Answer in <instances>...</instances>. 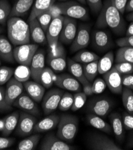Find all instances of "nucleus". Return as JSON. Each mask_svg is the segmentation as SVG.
I'll use <instances>...</instances> for the list:
<instances>
[{
  "label": "nucleus",
  "instance_id": "4be33fe9",
  "mask_svg": "<svg viewBox=\"0 0 133 150\" xmlns=\"http://www.w3.org/2000/svg\"><path fill=\"white\" fill-rule=\"evenodd\" d=\"M92 42L94 46L100 51L106 50L113 45L109 34L103 31H96L93 33Z\"/></svg>",
  "mask_w": 133,
  "mask_h": 150
},
{
  "label": "nucleus",
  "instance_id": "c03bdc74",
  "mask_svg": "<svg viewBox=\"0 0 133 150\" xmlns=\"http://www.w3.org/2000/svg\"><path fill=\"white\" fill-rule=\"evenodd\" d=\"M13 110V106L9 105L6 100V89L0 86V112H4Z\"/></svg>",
  "mask_w": 133,
  "mask_h": 150
},
{
  "label": "nucleus",
  "instance_id": "58836bf2",
  "mask_svg": "<svg viewBox=\"0 0 133 150\" xmlns=\"http://www.w3.org/2000/svg\"><path fill=\"white\" fill-rule=\"evenodd\" d=\"M11 7L8 0H0V24L4 25L10 16Z\"/></svg>",
  "mask_w": 133,
  "mask_h": 150
},
{
  "label": "nucleus",
  "instance_id": "c9c22d12",
  "mask_svg": "<svg viewBox=\"0 0 133 150\" xmlns=\"http://www.w3.org/2000/svg\"><path fill=\"white\" fill-rule=\"evenodd\" d=\"M55 76V75L50 68L45 67L40 75V83L45 88H49L54 83Z\"/></svg>",
  "mask_w": 133,
  "mask_h": 150
},
{
  "label": "nucleus",
  "instance_id": "5fc2aeb1",
  "mask_svg": "<svg viewBox=\"0 0 133 150\" xmlns=\"http://www.w3.org/2000/svg\"><path fill=\"white\" fill-rule=\"evenodd\" d=\"M15 142V139L13 138L0 137V150L10 147Z\"/></svg>",
  "mask_w": 133,
  "mask_h": 150
},
{
  "label": "nucleus",
  "instance_id": "393cba45",
  "mask_svg": "<svg viewBox=\"0 0 133 150\" xmlns=\"http://www.w3.org/2000/svg\"><path fill=\"white\" fill-rule=\"evenodd\" d=\"M9 41L4 35H0V57L3 61L12 64L15 60L11 43Z\"/></svg>",
  "mask_w": 133,
  "mask_h": 150
},
{
  "label": "nucleus",
  "instance_id": "f03ea898",
  "mask_svg": "<svg viewBox=\"0 0 133 150\" xmlns=\"http://www.w3.org/2000/svg\"><path fill=\"white\" fill-rule=\"evenodd\" d=\"M7 34L10 41L14 46L29 44L30 30L29 24L19 17L9 18L7 21Z\"/></svg>",
  "mask_w": 133,
  "mask_h": 150
},
{
  "label": "nucleus",
  "instance_id": "4468645a",
  "mask_svg": "<svg viewBox=\"0 0 133 150\" xmlns=\"http://www.w3.org/2000/svg\"><path fill=\"white\" fill-rule=\"evenodd\" d=\"M103 79L110 91L115 94H121L123 86L122 84V75L113 67L106 73L102 74Z\"/></svg>",
  "mask_w": 133,
  "mask_h": 150
},
{
  "label": "nucleus",
  "instance_id": "473e14b6",
  "mask_svg": "<svg viewBox=\"0 0 133 150\" xmlns=\"http://www.w3.org/2000/svg\"><path fill=\"white\" fill-rule=\"evenodd\" d=\"M100 58V57L94 52L83 50L78 52L73 56V59L78 63L86 64L97 61Z\"/></svg>",
  "mask_w": 133,
  "mask_h": 150
},
{
  "label": "nucleus",
  "instance_id": "1a4fd4ad",
  "mask_svg": "<svg viewBox=\"0 0 133 150\" xmlns=\"http://www.w3.org/2000/svg\"><path fill=\"white\" fill-rule=\"evenodd\" d=\"M37 123V118L32 114L22 112L19 115L16 132L21 137H26L34 132Z\"/></svg>",
  "mask_w": 133,
  "mask_h": 150
},
{
  "label": "nucleus",
  "instance_id": "b1692460",
  "mask_svg": "<svg viewBox=\"0 0 133 150\" xmlns=\"http://www.w3.org/2000/svg\"><path fill=\"white\" fill-rule=\"evenodd\" d=\"M110 120L116 138L119 142H122L124 139L125 133L122 115L118 112L112 113L110 115Z\"/></svg>",
  "mask_w": 133,
  "mask_h": 150
},
{
  "label": "nucleus",
  "instance_id": "338daca9",
  "mask_svg": "<svg viewBox=\"0 0 133 150\" xmlns=\"http://www.w3.org/2000/svg\"><path fill=\"white\" fill-rule=\"evenodd\" d=\"M61 1H67V0H61Z\"/></svg>",
  "mask_w": 133,
  "mask_h": 150
},
{
  "label": "nucleus",
  "instance_id": "20e7f679",
  "mask_svg": "<svg viewBox=\"0 0 133 150\" xmlns=\"http://www.w3.org/2000/svg\"><path fill=\"white\" fill-rule=\"evenodd\" d=\"M47 62L50 68L56 72L63 71L67 67L66 53L62 43L59 41L57 46L50 48Z\"/></svg>",
  "mask_w": 133,
  "mask_h": 150
},
{
  "label": "nucleus",
  "instance_id": "603ef678",
  "mask_svg": "<svg viewBox=\"0 0 133 150\" xmlns=\"http://www.w3.org/2000/svg\"><path fill=\"white\" fill-rule=\"evenodd\" d=\"M122 84L123 87H126L133 91V75L131 74L122 75Z\"/></svg>",
  "mask_w": 133,
  "mask_h": 150
},
{
  "label": "nucleus",
  "instance_id": "dca6fc26",
  "mask_svg": "<svg viewBox=\"0 0 133 150\" xmlns=\"http://www.w3.org/2000/svg\"><path fill=\"white\" fill-rule=\"evenodd\" d=\"M12 106L17 107L35 117L40 115V111L36 102L25 93H22L16 99Z\"/></svg>",
  "mask_w": 133,
  "mask_h": 150
},
{
  "label": "nucleus",
  "instance_id": "bf43d9fd",
  "mask_svg": "<svg viewBox=\"0 0 133 150\" xmlns=\"http://www.w3.org/2000/svg\"><path fill=\"white\" fill-rule=\"evenodd\" d=\"M126 35H133V22H131L126 31Z\"/></svg>",
  "mask_w": 133,
  "mask_h": 150
},
{
  "label": "nucleus",
  "instance_id": "9d476101",
  "mask_svg": "<svg viewBox=\"0 0 133 150\" xmlns=\"http://www.w3.org/2000/svg\"><path fill=\"white\" fill-rule=\"evenodd\" d=\"M64 17L63 16H58L52 19L47 31L46 33L47 42L50 48L56 47L60 39V35L61 32Z\"/></svg>",
  "mask_w": 133,
  "mask_h": 150
},
{
  "label": "nucleus",
  "instance_id": "423d86ee",
  "mask_svg": "<svg viewBox=\"0 0 133 150\" xmlns=\"http://www.w3.org/2000/svg\"><path fill=\"white\" fill-rule=\"evenodd\" d=\"M87 145L94 150H122L112 139L100 133L91 134L87 140Z\"/></svg>",
  "mask_w": 133,
  "mask_h": 150
},
{
  "label": "nucleus",
  "instance_id": "c756f323",
  "mask_svg": "<svg viewBox=\"0 0 133 150\" xmlns=\"http://www.w3.org/2000/svg\"><path fill=\"white\" fill-rule=\"evenodd\" d=\"M67 65L70 72L73 77H75L80 82V83L83 84L89 81L84 76L83 67H82L80 63L75 61L73 59L68 58L67 60Z\"/></svg>",
  "mask_w": 133,
  "mask_h": 150
},
{
  "label": "nucleus",
  "instance_id": "e2e57ef3",
  "mask_svg": "<svg viewBox=\"0 0 133 150\" xmlns=\"http://www.w3.org/2000/svg\"><path fill=\"white\" fill-rule=\"evenodd\" d=\"M77 1H78L79 2H80V3L83 4H85L86 3V0H77Z\"/></svg>",
  "mask_w": 133,
  "mask_h": 150
},
{
  "label": "nucleus",
  "instance_id": "39448f33",
  "mask_svg": "<svg viewBox=\"0 0 133 150\" xmlns=\"http://www.w3.org/2000/svg\"><path fill=\"white\" fill-rule=\"evenodd\" d=\"M38 49V46L36 44H26L18 46L13 49L14 60L20 65L29 67Z\"/></svg>",
  "mask_w": 133,
  "mask_h": 150
},
{
  "label": "nucleus",
  "instance_id": "aec40b11",
  "mask_svg": "<svg viewBox=\"0 0 133 150\" xmlns=\"http://www.w3.org/2000/svg\"><path fill=\"white\" fill-rule=\"evenodd\" d=\"M28 95L36 102H40L45 93V87L35 81H26L23 83Z\"/></svg>",
  "mask_w": 133,
  "mask_h": 150
},
{
  "label": "nucleus",
  "instance_id": "0e129e2a",
  "mask_svg": "<svg viewBox=\"0 0 133 150\" xmlns=\"http://www.w3.org/2000/svg\"><path fill=\"white\" fill-rule=\"evenodd\" d=\"M3 31V28L1 27V26L0 25V34L2 33Z\"/></svg>",
  "mask_w": 133,
  "mask_h": 150
},
{
  "label": "nucleus",
  "instance_id": "f704fd0d",
  "mask_svg": "<svg viewBox=\"0 0 133 150\" xmlns=\"http://www.w3.org/2000/svg\"><path fill=\"white\" fill-rule=\"evenodd\" d=\"M98 60L90 63L84 64L83 66V74L87 81L92 83L98 73Z\"/></svg>",
  "mask_w": 133,
  "mask_h": 150
},
{
  "label": "nucleus",
  "instance_id": "8fccbe9b",
  "mask_svg": "<svg viewBox=\"0 0 133 150\" xmlns=\"http://www.w3.org/2000/svg\"><path fill=\"white\" fill-rule=\"evenodd\" d=\"M86 3L90 6L92 11L97 14L100 12L102 7V3L101 0H86Z\"/></svg>",
  "mask_w": 133,
  "mask_h": 150
},
{
  "label": "nucleus",
  "instance_id": "79ce46f5",
  "mask_svg": "<svg viewBox=\"0 0 133 150\" xmlns=\"http://www.w3.org/2000/svg\"><path fill=\"white\" fill-rule=\"evenodd\" d=\"M14 69L9 67H0V86L6 84L14 75Z\"/></svg>",
  "mask_w": 133,
  "mask_h": 150
},
{
  "label": "nucleus",
  "instance_id": "774afa93",
  "mask_svg": "<svg viewBox=\"0 0 133 150\" xmlns=\"http://www.w3.org/2000/svg\"><path fill=\"white\" fill-rule=\"evenodd\" d=\"M132 92H133V91H132Z\"/></svg>",
  "mask_w": 133,
  "mask_h": 150
},
{
  "label": "nucleus",
  "instance_id": "37998d69",
  "mask_svg": "<svg viewBox=\"0 0 133 150\" xmlns=\"http://www.w3.org/2000/svg\"><path fill=\"white\" fill-rule=\"evenodd\" d=\"M37 19L40 25H41L42 29H43V31L46 33L48 29V27L52 20V18L48 10L47 11L41 14L37 17Z\"/></svg>",
  "mask_w": 133,
  "mask_h": 150
},
{
  "label": "nucleus",
  "instance_id": "2f4dec72",
  "mask_svg": "<svg viewBox=\"0 0 133 150\" xmlns=\"http://www.w3.org/2000/svg\"><path fill=\"white\" fill-rule=\"evenodd\" d=\"M41 135L39 134H34L21 141L18 144L16 149L18 150H33L37 147Z\"/></svg>",
  "mask_w": 133,
  "mask_h": 150
},
{
  "label": "nucleus",
  "instance_id": "6e6552de",
  "mask_svg": "<svg viewBox=\"0 0 133 150\" xmlns=\"http://www.w3.org/2000/svg\"><path fill=\"white\" fill-rule=\"evenodd\" d=\"M113 103L109 98L101 97L94 99L88 104V110L91 113L105 118L110 112Z\"/></svg>",
  "mask_w": 133,
  "mask_h": 150
},
{
  "label": "nucleus",
  "instance_id": "bb28decb",
  "mask_svg": "<svg viewBox=\"0 0 133 150\" xmlns=\"http://www.w3.org/2000/svg\"><path fill=\"white\" fill-rule=\"evenodd\" d=\"M34 1L35 0H18L11 7L9 18L24 16L33 6Z\"/></svg>",
  "mask_w": 133,
  "mask_h": 150
},
{
  "label": "nucleus",
  "instance_id": "7c9ffc66",
  "mask_svg": "<svg viewBox=\"0 0 133 150\" xmlns=\"http://www.w3.org/2000/svg\"><path fill=\"white\" fill-rule=\"evenodd\" d=\"M114 62V54L112 52L107 53L105 56L98 59V73L104 74L109 71L113 66Z\"/></svg>",
  "mask_w": 133,
  "mask_h": 150
},
{
  "label": "nucleus",
  "instance_id": "a878e982",
  "mask_svg": "<svg viewBox=\"0 0 133 150\" xmlns=\"http://www.w3.org/2000/svg\"><path fill=\"white\" fill-rule=\"evenodd\" d=\"M55 1L56 0H35L28 18V22L37 19L39 15L47 11Z\"/></svg>",
  "mask_w": 133,
  "mask_h": 150
},
{
  "label": "nucleus",
  "instance_id": "e433bc0d",
  "mask_svg": "<svg viewBox=\"0 0 133 150\" xmlns=\"http://www.w3.org/2000/svg\"><path fill=\"white\" fill-rule=\"evenodd\" d=\"M122 95V103L125 109L128 113L133 114V92L129 88L123 87Z\"/></svg>",
  "mask_w": 133,
  "mask_h": 150
},
{
  "label": "nucleus",
  "instance_id": "864d4df0",
  "mask_svg": "<svg viewBox=\"0 0 133 150\" xmlns=\"http://www.w3.org/2000/svg\"><path fill=\"white\" fill-rule=\"evenodd\" d=\"M110 1L122 14H124L128 0H110Z\"/></svg>",
  "mask_w": 133,
  "mask_h": 150
},
{
  "label": "nucleus",
  "instance_id": "2eb2a0df",
  "mask_svg": "<svg viewBox=\"0 0 133 150\" xmlns=\"http://www.w3.org/2000/svg\"><path fill=\"white\" fill-rule=\"evenodd\" d=\"M40 149L41 150H75L76 147L68 144L53 134L46 135L42 141Z\"/></svg>",
  "mask_w": 133,
  "mask_h": 150
},
{
  "label": "nucleus",
  "instance_id": "49530a36",
  "mask_svg": "<svg viewBox=\"0 0 133 150\" xmlns=\"http://www.w3.org/2000/svg\"><path fill=\"white\" fill-rule=\"evenodd\" d=\"M92 86L94 94L97 95L101 93L106 89V87H107L105 80L100 78H98L94 80Z\"/></svg>",
  "mask_w": 133,
  "mask_h": 150
},
{
  "label": "nucleus",
  "instance_id": "a18cd8bd",
  "mask_svg": "<svg viewBox=\"0 0 133 150\" xmlns=\"http://www.w3.org/2000/svg\"><path fill=\"white\" fill-rule=\"evenodd\" d=\"M114 67L122 75L131 74L133 72V64L129 62L116 63Z\"/></svg>",
  "mask_w": 133,
  "mask_h": 150
},
{
  "label": "nucleus",
  "instance_id": "9b49d317",
  "mask_svg": "<svg viewBox=\"0 0 133 150\" xmlns=\"http://www.w3.org/2000/svg\"><path fill=\"white\" fill-rule=\"evenodd\" d=\"M90 41V27L83 25L78 29L76 35L71 43L70 50L75 53L86 48Z\"/></svg>",
  "mask_w": 133,
  "mask_h": 150
},
{
  "label": "nucleus",
  "instance_id": "f257e3e1",
  "mask_svg": "<svg viewBox=\"0 0 133 150\" xmlns=\"http://www.w3.org/2000/svg\"><path fill=\"white\" fill-rule=\"evenodd\" d=\"M96 26L98 28H110L117 35H123L126 30V23L122 14L111 3L105 0L98 17Z\"/></svg>",
  "mask_w": 133,
  "mask_h": 150
},
{
  "label": "nucleus",
  "instance_id": "ea45409f",
  "mask_svg": "<svg viewBox=\"0 0 133 150\" xmlns=\"http://www.w3.org/2000/svg\"><path fill=\"white\" fill-rule=\"evenodd\" d=\"M74 100V96L69 92H64L59 103L58 108L61 111H66L71 109Z\"/></svg>",
  "mask_w": 133,
  "mask_h": 150
},
{
  "label": "nucleus",
  "instance_id": "5701e85b",
  "mask_svg": "<svg viewBox=\"0 0 133 150\" xmlns=\"http://www.w3.org/2000/svg\"><path fill=\"white\" fill-rule=\"evenodd\" d=\"M32 40L37 44L44 45L47 42L46 33L40 25L37 19L28 22Z\"/></svg>",
  "mask_w": 133,
  "mask_h": 150
},
{
  "label": "nucleus",
  "instance_id": "13d9d810",
  "mask_svg": "<svg viewBox=\"0 0 133 150\" xmlns=\"http://www.w3.org/2000/svg\"><path fill=\"white\" fill-rule=\"evenodd\" d=\"M125 10L128 12L133 11V0H129V1H128Z\"/></svg>",
  "mask_w": 133,
  "mask_h": 150
},
{
  "label": "nucleus",
  "instance_id": "09e8293b",
  "mask_svg": "<svg viewBox=\"0 0 133 150\" xmlns=\"http://www.w3.org/2000/svg\"><path fill=\"white\" fill-rule=\"evenodd\" d=\"M122 118L124 128L127 130H133V114L124 112Z\"/></svg>",
  "mask_w": 133,
  "mask_h": 150
},
{
  "label": "nucleus",
  "instance_id": "f8f14e48",
  "mask_svg": "<svg viewBox=\"0 0 133 150\" xmlns=\"http://www.w3.org/2000/svg\"><path fill=\"white\" fill-rule=\"evenodd\" d=\"M62 3L63 6V15L73 19L82 21H86L90 18L87 9L80 4L74 1Z\"/></svg>",
  "mask_w": 133,
  "mask_h": 150
},
{
  "label": "nucleus",
  "instance_id": "cd10ccee",
  "mask_svg": "<svg viewBox=\"0 0 133 150\" xmlns=\"http://www.w3.org/2000/svg\"><path fill=\"white\" fill-rule=\"evenodd\" d=\"M86 119L88 123L95 129L106 133H112V128L111 125L102 120L100 116L91 113L87 115Z\"/></svg>",
  "mask_w": 133,
  "mask_h": 150
},
{
  "label": "nucleus",
  "instance_id": "de8ad7c7",
  "mask_svg": "<svg viewBox=\"0 0 133 150\" xmlns=\"http://www.w3.org/2000/svg\"><path fill=\"white\" fill-rule=\"evenodd\" d=\"M52 19L63 15V3H54L48 10Z\"/></svg>",
  "mask_w": 133,
  "mask_h": 150
},
{
  "label": "nucleus",
  "instance_id": "c85d7f7f",
  "mask_svg": "<svg viewBox=\"0 0 133 150\" xmlns=\"http://www.w3.org/2000/svg\"><path fill=\"white\" fill-rule=\"evenodd\" d=\"M19 113L18 111H14L7 115L4 120V128L2 133L4 137H7L16 128L18 125Z\"/></svg>",
  "mask_w": 133,
  "mask_h": 150
},
{
  "label": "nucleus",
  "instance_id": "6ab92c4d",
  "mask_svg": "<svg viewBox=\"0 0 133 150\" xmlns=\"http://www.w3.org/2000/svg\"><path fill=\"white\" fill-rule=\"evenodd\" d=\"M23 83L15 78H11L7 83L6 88V100L10 105H13L14 102L23 93Z\"/></svg>",
  "mask_w": 133,
  "mask_h": 150
},
{
  "label": "nucleus",
  "instance_id": "a211bd4d",
  "mask_svg": "<svg viewBox=\"0 0 133 150\" xmlns=\"http://www.w3.org/2000/svg\"><path fill=\"white\" fill-rule=\"evenodd\" d=\"M29 67L32 79L34 81L40 83V75L45 68V53L44 50L40 49L37 51Z\"/></svg>",
  "mask_w": 133,
  "mask_h": 150
},
{
  "label": "nucleus",
  "instance_id": "052dcab7",
  "mask_svg": "<svg viewBox=\"0 0 133 150\" xmlns=\"http://www.w3.org/2000/svg\"><path fill=\"white\" fill-rule=\"evenodd\" d=\"M127 20H128L129 21H131L132 22H133V11H132L131 13L128 14L127 15Z\"/></svg>",
  "mask_w": 133,
  "mask_h": 150
},
{
  "label": "nucleus",
  "instance_id": "3c124183",
  "mask_svg": "<svg viewBox=\"0 0 133 150\" xmlns=\"http://www.w3.org/2000/svg\"><path fill=\"white\" fill-rule=\"evenodd\" d=\"M119 47H133V35L127 36L121 38L116 41Z\"/></svg>",
  "mask_w": 133,
  "mask_h": 150
},
{
  "label": "nucleus",
  "instance_id": "0eeeda50",
  "mask_svg": "<svg viewBox=\"0 0 133 150\" xmlns=\"http://www.w3.org/2000/svg\"><path fill=\"white\" fill-rule=\"evenodd\" d=\"M64 93L61 90L53 88L50 90L45 95H44L41 107L44 115L50 114L58 108L59 103Z\"/></svg>",
  "mask_w": 133,
  "mask_h": 150
},
{
  "label": "nucleus",
  "instance_id": "a19ab883",
  "mask_svg": "<svg viewBox=\"0 0 133 150\" xmlns=\"http://www.w3.org/2000/svg\"><path fill=\"white\" fill-rule=\"evenodd\" d=\"M74 96V100L71 110L73 111H77L83 107L87 99V96L83 92H77Z\"/></svg>",
  "mask_w": 133,
  "mask_h": 150
},
{
  "label": "nucleus",
  "instance_id": "6e6d98bb",
  "mask_svg": "<svg viewBox=\"0 0 133 150\" xmlns=\"http://www.w3.org/2000/svg\"><path fill=\"white\" fill-rule=\"evenodd\" d=\"M83 86V92L87 96H91L94 93L92 91V86L91 83L87 81L82 84Z\"/></svg>",
  "mask_w": 133,
  "mask_h": 150
},
{
  "label": "nucleus",
  "instance_id": "69168bd1",
  "mask_svg": "<svg viewBox=\"0 0 133 150\" xmlns=\"http://www.w3.org/2000/svg\"><path fill=\"white\" fill-rule=\"evenodd\" d=\"M0 66H1V57H0Z\"/></svg>",
  "mask_w": 133,
  "mask_h": 150
},
{
  "label": "nucleus",
  "instance_id": "680f3d73",
  "mask_svg": "<svg viewBox=\"0 0 133 150\" xmlns=\"http://www.w3.org/2000/svg\"><path fill=\"white\" fill-rule=\"evenodd\" d=\"M4 128V120L0 119V131H3Z\"/></svg>",
  "mask_w": 133,
  "mask_h": 150
},
{
  "label": "nucleus",
  "instance_id": "ddd939ff",
  "mask_svg": "<svg viewBox=\"0 0 133 150\" xmlns=\"http://www.w3.org/2000/svg\"><path fill=\"white\" fill-rule=\"evenodd\" d=\"M78 31L77 22L75 19L64 17L63 25L59 41L61 43L69 44L72 43Z\"/></svg>",
  "mask_w": 133,
  "mask_h": 150
},
{
  "label": "nucleus",
  "instance_id": "4c0bfd02",
  "mask_svg": "<svg viewBox=\"0 0 133 150\" xmlns=\"http://www.w3.org/2000/svg\"><path fill=\"white\" fill-rule=\"evenodd\" d=\"M14 76L16 80L22 83L28 81L29 78L31 77L30 68L28 66L21 65V66L17 67L14 70Z\"/></svg>",
  "mask_w": 133,
  "mask_h": 150
},
{
  "label": "nucleus",
  "instance_id": "7ed1b4c3",
  "mask_svg": "<svg viewBox=\"0 0 133 150\" xmlns=\"http://www.w3.org/2000/svg\"><path fill=\"white\" fill-rule=\"evenodd\" d=\"M79 119L71 114H63L58 125L57 137L66 142H71L78 133Z\"/></svg>",
  "mask_w": 133,
  "mask_h": 150
},
{
  "label": "nucleus",
  "instance_id": "72a5a7b5",
  "mask_svg": "<svg viewBox=\"0 0 133 150\" xmlns=\"http://www.w3.org/2000/svg\"><path fill=\"white\" fill-rule=\"evenodd\" d=\"M116 62H129L133 64V47H121L116 54Z\"/></svg>",
  "mask_w": 133,
  "mask_h": 150
},
{
  "label": "nucleus",
  "instance_id": "f3484780",
  "mask_svg": "<svg viewBox=\"0 0 133 150\" xmlns=\"http://www.w3.org/2000/svg\"><path fill=\"white\" fill-rule=\"evenodd\" d=\"M54 83L58 87L71 92H79L82 91L80 82L75 77L68 74H62L55 76Z\"/></svg>",
  "mask_w": 133,
  "mask_h": 150
},
{
  "label": "nucleus",
  "instance_id": "4d7b16f0",
  "mask_svg": "<svg viewBox=\"0 0 133 150\" xmlns=\"http://www.w3.org/2000/svg\"><path fill=\"white\" fill-rule=\"evenodd\" d=\"M127 148H133V131H132L129 134L128 138L127 145H126Z\"/></svg>",
  "mask_w": 133,
  "mask_h": 150
},
{
  "label": "nucleus",
  "instance_id": "412c9836",
  "mask_svg": "<svg viewBox=\"0 0 133 150\" xmlns=\"http://www.w3.org/2000/svg\"><path fill=\"white\" fill-rule=\"evenodd\" d=\"M60 118V116L55 114L48 115L47 117L36 123L34 132L36 133H43L53 129L58 126Z\"/></svg>",
  "mask_w": 133,
  "mask_h": 150
}]
</instances>
